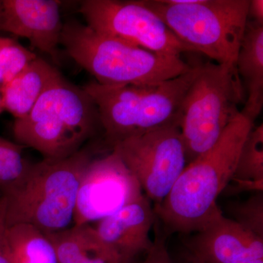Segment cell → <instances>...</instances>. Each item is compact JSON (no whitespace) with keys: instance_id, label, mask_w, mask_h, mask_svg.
Segmentation results:
<instances>
[{"instance_id":"1","label":"cell","mask_w":263,"mask_h":263,"mask_svg":"<svg viewBox=\"0 0 263 263\" xmlns=\"http://www.w3.org/2000/svg\"><path fill=\"white\" fill-rule=\"evenodd\" d=\"M253 125L240 113L212 148L186 164L168 195L154 209L170 232L196 233L222 215L216 200L233 178Z\"/></svg>"},{"instance_id":"2","label":"cell","mask_w":263,"mask_h":263,"mask_svg":"<svg viewBox=\"0 0 263 263\" xmlns=\"http://www.w3.org/2000/svg\"><path fill=\"white\" fill-rule=\"evenodd\" d=\"M92 160L91 152L81 148L67 158L30 164L18 181L0 190L7 226L31 224L51 234L73 226L81 178Z\"/></svg>"},{"instance_id":"3","label":"cell","mask_w":263,"mask_h":263,"mask_svg":"<svg viewBox=\"0 0 263 263\" xmlns=\"http://www.w3.org/2000/svg\"><path fill=\"white\" fill-rule=\"evenodd\" d=\"M60 44L103 86L160 84L187 72L181 57L160 54L105 35L76 20L64 22Z\"/></svg>"},{"instance_id":"4","label":"cell","mask_w":263,"mask_h":263,"mask_svg":"<svg viewBox=\"0 0 263 263\" xmlns=\"http://www.w3.org/2000/svg\"><path fill=\"white\" fill-rule=\"evenodd\" d=\"M98 126L92 99L60 72L28 115L15 119L13 130L18 144L34 148L44 159L62 160L81 150Z\"/></svg>"},{"instance_id":"5","label":"cell","mask_w":263,"mask_h":263,"mask_svg":"<svg viewBox=\"0 0 263 263\" xmlns=\"http://www.w3.org/2000/svg\"><path fill=\"white\" fill-rule=\"evenodd\" d=\"M200 69L195 66L157 84L109 86L93 81L82 88L96 105L100 126L113 148L132 136L177 123L181 103Z\"/></svg>"},{"instance_id":"6","label":"cell","mask_w":263,"mask_h":263,"mask_svg":"<svg viewBox=\"0 0 263 263\" xmlns=\"http://www.w3.org/2000/svg\"><path fill=\"white\" fill-rule=\"evenodd\" d=\"M181 42L217 64L234 63L250 0H141Z\"/></svg>"},{"instance_id":"7","label":"cell","mask_w":263,"mask_h":263,"mask_svg":"<svg viewBox=\"0 0 263 263\" xmlns=\"http://www.w3.org/2000/svg\"><path fill=\"white\" fill-rule=\"evenodd\" d=\"M243 81L234 63H209L190 85L177 117L186 163L216 144L240 114Z\"/></svg>"},{"instance_id":"8","label":"cell","mask_w":263,"mask_h":263,"mask_svg":"<svg viewBox=\"0 0 263 263\" xmlns=\"http://www.w3.org/2000/svg\"><path fill=\"white\" fill-rule=\"evenodd\" d=\"M149 200L160 205L186 167L177 123L155 128L117 143L112 148Z\"/></svg>"},{"instance_id":"9","label":"cell","mask_w":263,"mask_h":263,"mask_svg":"<svg viewBox=\"0 0 263 263\" xmlns=\"http://www.w3.org/2000/svg\"><path fill=\"white\" fill-rule=\"evenodd\" d=\"M79 10L86 25L96 32L133 46L168 56L195 52L141 0H84Z\"/></svg>"},{"instance_id":"10","label":"cell","mask_w":263,"mask_h":263,"mask_svg":"<svg viewBox=\"0 0 263 263\" xmlns=\"http://www.w3.org/2000/svg\"><path fill=\"white\" fill-rule=\"evenodd\" d=\"M144 194L115 151L93 159L81 178L73 226L91 224L113 215Z\"/></svg>"},{"instance_id":"11","label":"cell","mask_w":263,"mask_h":263,"mask_svg":"<svg viewBox=\"0 0 263 263\" xmlns=\"http://www.w3.org/2000/svg\"><path fill=\"white\" fill-rule=\"evenodd\" d=\"M63 24L60 2L0 0V31L26 38L56 62Z\"/></svg>"},{"instance_id":"12","label":"cell","mask_w":263,"mask_h":263,"mask_svg":"<svg viewBox=\"0 0 263 263\" xmlns=\"http://www.w3.org/2000/svg\"><path fill=\"white\" fill-rule=\"evenodd\" d=\"M187 246L190 253L205 263L263 258L262 238L223 214L196 232Z\"/></svg>"},{"instance_id":"13","label":"cell","mask_w":263,"mask_h":263,"mask_svg":"<svg viewBox=\"0 0 263 263\" xmlns=\"http://www.w3.org/2000/svg\"><path fill=\"white\" fill-rule=\"evenodd\" d=\"M155 219L149 199L143 195L113 215L98 221L95 228L104 243L121 259L134 260L137 255L148 252L152 247L153 240L149 234Z\"/></svg>"},{"instance_id":"14","label":"cell","mask_w":263,"mask_h":263,"mask_svg":"<svg viewBox=\"0 0 263 263\" xmlns=\"http://www.w3.org/2000/svg\"><path fill=\"white\" fill-rule=\"evenodd\" d=\"M237 71L247 90V100L240 113L254 122L263 105V25L248 21L236 61Z\"/></svg>"},{"instance_id":"15","label":"cell","mask_w":263,"mask_h":263,"mask_svg":"<svg viewBox=\"0 0 263 263\" xmlns=\"http://www.w3.org/2000/svg\"><path fill=\"white\" fill-rule=\"evenodd\" d=\"M46 235L54 247L59 263H119L123 260L104 243L91 224L72 226Z\"/></svg>"},{"instance_id":"16","label":"cell","mask_w":263,"mask_h":263,"mask_svg":"<svg viewBox=\"0 0 263 263\" xmlns=\"http://www.w3.org/2000/svg\"><path fill=\"white\" fill-rule=\"evenodd\" d=\"M60 73L56 67L37 57L2 90V102L15 119L28 115L51 81Z\"/></svg>"},{"instance_id":"17","label":"cell","mask_w":263,"mask_h":263,"mask_svg":"<svg viewBox=\"0 0 263 263\" xmlns=\"http://www.w3.org/2000/svg\"><path fill=\"white\" fill-rule=\"evenodd\" d=\"M13 263H59L54 247L47 235L35 227L16 224L8 227Z\"/></svg>"},{"instance_id":"18","label":"cell","mask_w":263,"mask_h":263,"mask_svg":"<svg viewBox=\"0 0 263 263\" xmlns=\"http://www.w3.org/2000/svg\"><path fill=\"white\" fill-rule=\"evenodd\" d=\"M230 181L245 183L257 193L263 191L262 124L249 132Z\"/></svg>"},{"instance_id":"19","label":"cell","mask_w":263,"mask_h":263,"mask_svg":"<svg viewBox=\"0 0 263 263\" xmlns=\"http://www.w3.org/2000/svg\"><path fill=\"white\" fill-rule=\"evenodd\" d=\"M37 57L15 40L0 37V92Z\"/></svg>"},{"instance_id":"20","label":"cell","mask_w":263,"mask_h":263,"mask_svg":"<svg viewBox=\"0 0 263 263\" xmlns=\"http://www.w3.org/2000/svg\"><path fill=\"white\" fill-rule=\"evenodd\" d=\"M25 148L0 136V190L18 181L30 163L23 155Z\"/></svg>"},{"instance_id":"21","label":"cell","mask_w":263,"mask_h":263,"mask_svg":"<svg viewBox=\"0 0 263 263\" xmlns=\"http://www.w3.org/2000/svg\"><path fill=\"white\" fill-rule=\"evenodd\" d=\"M227 210L235 221L263 239V194L259 192L243 201L232 202Z\"/></svg>"},{"instance_id":"22","label":"cell","mask_w":263,"mask_h":263,"mask_svg":"<svg viewBox=\"0 0 263 263\" xmlns=\"http://www.w3.org/2000/svg\"><path fill=\"white\" fill-rule=\"evenodd\" d=\"M142 263H173L166 245L165 238L160 233L156 235L152 247L146 252V257Z\"/></svg>"},{"instance_id":"23","label":"cell","mask_w":263,"mask_h":263,"mask_svg":"<svg viewBox=\"0 0 263 263\" xmlns=\"http://www.w3.org/2000/svg\"><path fill=\"white\" fill-rule=\"evenodd\" d=\"M5 199L2 195L0 198V263H13L7 235L8 226L5 219Z\"/></svg>"},{"instance_id":"24","label":"cell","mask_w":263,"mask_h":263,"mask_svg":"<svg viewBox=\"0 0 263 263\" xmlns=\"http://www.w3.org/2000/svg\"><path fill=\"white\" fill-rule=\"evenodd\" d=\"M253 18L254 22L263 25L262 0H250L249 7V16Z\"/></svg>"},{"instance_id":"25","label":"cell","mask_w":263,"mask_h":263,"mask_svg":"<svg viewBox=\"0 0 263 263\" xmlns=\"http://www.w3.org/2000/svg\"><path fill=\"white\" fill-rule=\"evenodd\" d=\"M230 263H263L262 259H242Z\"/></svg>"},{"instance_id":"26","label":"cell","mask_w":263,"mask_h":263,"mask_svg":"<svg viewBox=\"0 0 263 263\" xmlns=\"http://www.w3.org/2000/svg\"><path fill=\"white\" fill-rule=\"evenodd\" d=\"M186 263H205L203 261L200 260V259L197 258L195 256L193 255L191 253L190 254V257L186 261Z\"/></svg>"},{"instance_id":"27","label":"cell","mask_w":263,"mask_h":263,"mask_svg":"<svg viewBox=\"0 0 263 263\" xmlns=\"http://www.w3.org/2000/svg\"><path fill=\"white\" fill-rule=\"evenodd\" d=\"M4 108H3V102H2V97L1 94H0V114L3 113L4 111Z\"/></svg>"},{"instance_id":"28","label":"cell","mask_w":263,"mask_h":263,"mask_svg":"<svg viewBox=\"0 0 263 263\" xmlns=\"http://www.w3.org/2000/svg\"><path fill=\"white\" fill-rule=\"evenodd\" d=\"M133 260H122L119 263H133Z\"/></svg>"},{"instance_id":"29","label":"cell","mask_w":263,"mask_h":263,"mask_svg":"<svg viewBox=\"0 0 263 263\" xmlns=\"http://www.w3.org/2000/svg\"><path fill=\"white\" fill-rule=\"evenodd\" d=\"M1 197H2V194H1V193H0V198H1Z\"/></svg>"}]
</instances>
